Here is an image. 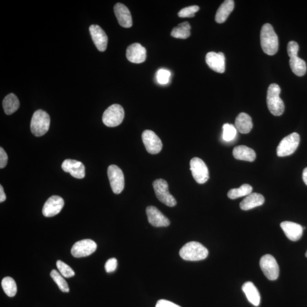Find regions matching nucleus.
I'll return each mask as SVG.
<instances>
[{"mask_svg":"<svg viewBox=\"0 0 307 307\" xmlns=\"http://www.w3.org/2000/svg\"><path fill=\"white\" fill-rule=\"evenodd\" d=\"M191 26L188 22L179 24L178 27L174 28L171 31V35L173 37L179 39H187L191 35Z\"/></svg>","mask_w":307,"mask_h":307,"instance_id":"obj_28","label":"nucleus"},{"mask_svg":"<svg viewBox=\"0 0 307 307\" xmlns=\"http://www.w3.org/2000/svg\"><path fill=\"white\" fill-rule=\"evenodd\" d=\"M155 307H181L175 303L167 301V300H159L156 303Z\"/></svg>","mask_w":307,"mask_h":307,"instance_id":"obj_39","label":"nucleus"},{"mask_svg":"<svg viewBox=\"0 0 307 307\" xmlns=\"http://www.w3.org/2000/svg\"><path fill=\"white\" fill-rule=\"evenodd\" d=\"M281 92L280 87L276 84H272L268 88L267 93V104L272 114L279 116L284 111V104L279 95Z\"/></svg>","mask_w":307,"mask_h":307,"instance_id":"obj_3","label":"nucleus"},{"mask_svg":"<svg viewBox=\"0 0 307 307\" xmlns=\"http://www.w3.org/2000/svg\"><path fill=\"white\" fill-rule=\"evenodd\" d=\"M50 125V118L48 113L39 109L32 117L31 129L36 137H41L48 131Z\"/></svg>","mask_w":307,"mask_h":307,"instance_id":"obj_4","label":"nucleus"},{"mask_svg":"<svg viewBox=\"0 0 307 307\" xmlns=\"http://www.w3.org/2000/svg\"><path fill=\"white\" fill-rule=\"evenodd\" d=\"M253 190L249 184H244L238 188H233L230 190L228 193V196L230 199H238L239 197L247 196L250 194Z\"/></svg>","mask_w":307,"mask_h":307,"instance_id":"obj_29","label":"nucleus"},{"mask_svg":"<svg viewBox=\"0 0 307 307\" xmlns=\"http://www.w3.org/2000/svg\"><path fill=\"white\" fill-rule=\"evenodd\" d=\"M50 276L55 282L57 283L61 291L63 292H68L69 288L67 281L63 278L61 273L56 270H53L50 273Z\"/></svg>","mask_w":307,"mask_h":307,"instance_id":"obj_31","label":"nucleus"},{"mask_svg":"<svg viewBox=\"0 0 307 307\" xmlns=\"http://www.w3.org/2000/svg\"><path fill=\"white\" fill-rule=\"evenodd\" d=\"M281 228L287 238L292 241H297L301 239L303 228L297 223L291 221H283L280 224Z\"/></svg>","mask_w":307,"mask_h":307,"instance_id":"obj_20","label":"nucleus"},{"mask_svg":"<svg viewBox=\"0 0 307 307\" xmlns=\"http://www.w3.org/2000/svg\"><path fill=\"white\" fill-rule=\"evenodd\" d=\"M6 199V196L2 185H0V202L2 203L5 202Z\"/></svg>","mask_w":307,"mask_h":307,"instance_id":"obj_40","label":"nucleus"},{"mask_svg":"<svg viewBox=\"0 0 307 307\" xmlns=\"http://www.w3.org/2000/svg\"><path fill=\"white\" fill-rule=\"evenodd\" d=\"M303 180L305 184L307 185V167L303 170Z\"/></svg>","mask_w":307,"mask_h":307,"instance_id":"obj_41","label":"nucleus"},{"mask_svg":"<svg viewBox=\"0 0 307 307\" xmlns=\"http://www.w3.org/2000/svg\"><path fill=\"white\" fill-rule=\"evenodd\" d=\"M157 82L160 85H167L171 77V72L165 69H160L156 72Z\"/></svg>","mask_w":307,"mask_h":307,"instance_id":"obj_35","label":"nucleus"},{"mask_svg":"<svg viewBox=\"0 0 307 307\" xmlns=\"http://www.w3.org/2000/svg\"><path fill=\"white\" fill-rule=\"evenodd\" d=\"M261 269L265 276L270 280H276L279 274V268L275 258L270 254H266L261 258Z\"/></svg>","mask_w":307,"mask_h":307,"instance_id":"obj_8","label":"nucleus"},{"mask_svg":"<svg viewBox=\"0 0 307 307\" xmlns=\"http://www.w3.org/2000/svg\"><path fill=\"white\" fill-rule=\"evenodd\" d=\"M8 157L4 150L1 147L0 148V168L3 169L8 163Z\"/></svg>","mask_w":307,"mask_h":307,"instance_id":"obj_38","label":"nucleus"},{"mask_svg":"<svg viewBox=\"0 0 307 307\" xmlns=\"http://www.w3.org/2000/svg\"><path fill=\"white\" fill-rule=\"evenodd\" d=\"M118 267V261L115 258L109 259L106 262L105 265V269L106 272L108 273L115 272Z\"/></svg>","mask_w":307,"mask_h":307,"instance_id":"obj_37","label":"nucleus"},{"mask_svg":"<svg viewBox=\"0 0 307 307\" xmlns=\"http://www.w3.org/2000/svg\"><path fill=\"white\" fill-rule=\"evenodd\" d=\"M199 7L197 5L186 7L179 11L178 16L181 18H191L195 16V14L199 10Z\"/></svg>","mask_w":307,"mask_h":307,"instance_id":"obj_34","label":"nucleus"},{"mask_svg":"<svg viewBox=\"0 0 307 307\" xmlns=\"http://www.w3.org/2000/svg\"><path fill=\"white\" fill-rule=\"evenodd\" d=\"M97 244L93 241L87 239L76 243L71 248V254L74 257H87L96 251Z\"/></svg>","mask_w":307,"mask_h":307,"instance_id":"obj_12","label":"nucleus"},{"mask_svg":"<svg viewBox=\"0 0 307 307\" xmlns=\"http://www.w3.org/2000/svg\"><path fill=\"white\" fill-rule=\"evenodd\" d=\"M190 167L193 178L199 184H204L209 179V171L202 159L197 157L193 158Z\"/></svg>","mask_w":307,"mask_h":307,"instance_id":"obj_10","label":"nucleus"},{"mask_svg":"<svg viewBox=\"0 0 307 307\" xmlns=\"http://www.w3.org/2000/svg\"><path fill=\"white\" fill-rule=\"evenodd\" d=\"M208 66L215 72L222 74L225 70V58L222 53L210 52L206 55Z\"/></svg>","mask_w":307,"mask_h":307,"instance_id":"obj_16","label":"nucleus"},{"mask_svg":"<svg viewBox=\"0 0 307 307\" xmlns=\"http://www.w3.org/2000/svg\"><path fill=\"white\" fill-rule=\"evenodd\" d=\"M62 169L77 179H83L85 177V165L78 160L66 159L61 164Z\"/></svg>","mask_w":307,"mask_h":307,"instance_id":"obj_17","label":"nucleus"},{"mask_svg":"<svg viewBox=\"0 0 307 307\" xmlns=\"http://www.w3.org/2000/svg\"><path fill=\"white\" fill-rule=\"evenodd\" d=\"M251 117L246 113H241L236 119L235 127L241 133L247 134L253 128Z\"/></svg>","mask_w":307,"mask_h":307,"instance_id":"obj_24","label":"nucleus"},{"mask_svg":"<svg viewBox=\"0 0 307 307\" xmlns=\"http://www.w3.org/2000/svg\"><path fill=\"white\" fill-rule=\"evenodd\" d=\"M261 45L264 52L269 56H274L278 50V38L272 25H263L261 31Z\"/></svg>","mask_w":307,"mask_h":307,"instance_id":"obj_1","label":"nucleus"},{"mask_svg":"<svg viewBox=\"0 0 307 307\" xmlns=\"http://www.w3.org/2000/svg\"><path fill=\"white\" fill-rule=\"evenodd\" d=\"M242 290L251 304L257 307L260 304V294L254 284L251 281L245 283L242 287Z\"/></svg>","mask_w":307,"mask_h":307,"instance_id":"obj_22","label":"nucleus"},{"mask_svg":"<svg viewBox=\"0 0 307 307\" xmlns=\"http://www.w3.org/2000/svg\"><path fill=\"white\" fill-rule=\"evenodd\" d=\"M125 112L122 106L113 104L106 109L102 115V122L108 127H116L123 122Z\"/></svg>","mask_w":307,"mask_h":307,"instance_id":"obj_5","label":"nucleus"},{"mask_svg":"<svg viewBox=\"0 0 307 307\" xmlns=\"http://www.w3.org/2000/svg\"><path fill=\"white\" fill-rule=\"evenodd\" d=\"M153 187L156 196L160 202L171 207L176 206L177 201L169 192V185L166 181L162 179H156L153 182Z\"/></svg>","mask_w":307,"mask_h":307,"instance_id":"obj_6","label":"nucleus"},{"mask_svg":"<svg viewBox=\"0 0 307 307\" xmlns=\"http://www.w3.org/2000/svg\"><path fill=\"white\" fill-rule=\"evenodd\" d=\"M108 175L113 192L120 194L125 187V179L122 170L118 166L113 164L108 167Z\"/></svg>","mask_w":307,"mask_h":307,"instance_id":"obj_9","label":"nucleus"},{"mask_svg":"<svg viewBox=\"0 0 307 307\" xmlns=\"http://www.w3.org/2000/svg\"><path fill=\"white\" fill-rule=\"evenodd\" d=\"M235 8V2L233 0H226L218 9L215 16V21L218 24L224 23L227 20L229 14Z\"/></svg>","mask_w":307,"mask_h":307,"instance_id":"obj_25","label":"nucleus"},{"mask_svg":"<svg viewBox=\"0 0 307 307\" xmlns=\"http://www.w3.org/2000/svg\"><path fill=\"white\" fill-rule=\"evenodd\" d=\"M114 11L117 19L122 27L129 28L132 27V18L129 9L123 3H116Z\"/></svg>","mask_w":307,"mask_h":307,"instance_id":"obj_19","label":"nucleus"},{"mask_svg":"<svg viewBox=\"0 0 307 307\" xmlns=\"http://www.w3.org/2000/svg\"><path fill=\"white\" fill-rule=\"evenodd\" d=\"M90 31L95 46L98 50L104 52L108 45V36L105 31L98 25H92L90 27Z\"/></svg>","mask_w":307,"mask_h":307,"instance_id":"obj_15","label":"nucleus"},{"mask_svg":"<svg viewBox=\"0 0 307 307\" xmlns=\"http://www.w3.org/2000/svg\"><path fill=\"white\" fill-rule=\"evenodd\" d=\"M3 110L7 115L16 112L20 107V101L14 93H10L4 98L2 102Z\"/></svg>","mask_w":307,"mask_h":307,"instance_id":"obj_26","label":"nucleus"},{"mask_svg":"<svg viewBox=\"0 0 307 307\" xmlns=\"http://www.w3.org/2000/svg\"><path fill=\"white\" fill-rule=\"evenodd\" d=\"M57 266L61 275L65 277H71L75 276L74 270L64 262L61 260L57 262Z\"/></svg>","mask_w":307,"mask_h":307,"instance_id":"obj_33","label":"nucleus"},{"mask_svg":"<svg viewBox=\"0 0 307 307\" xmlns=\"http://www.w3.org/2000/svg\"><path fill=\"white\" fill-rule=\"evenodd\" d=\"M1 285L5 293L9 297H13L16 295L17 284L12 277L9 276L4 277L2 280Z\"/></svg>","mask_w":307,"mask_h":307,"instance_id":"obj_30","label":"nucleus"},{"mask_svg":"<svg viewBox=\"0 0 307 307\" xmlns=\"http://www.w3.org/2000/svg\"><path fill=\"white\" fill-rule=\"evenodd\" d=\"M222 139L226 142L231 141L236 137L237 130L232 124L225 123L222 127Z\"/></svg>","mask_w":307,"mask_h":307,"instance_id":"obj_32","label":"nucleus"},{"mask_svg":"<svg viewBox=\"0 0 307 307\" xmlns=\"http://www.w3.org/2000/svg\"><path fill=\"white\" fill-rule=\"evenodd\" d=\"M264 202V197L261 194L258 193H251L241 202L240 206L241 210L248 211L262 206Z\"/></svg>","mask_w":307,"mask_h":307,"instance_id":"obj_21","label":"nucleus"},{"mask_svg":"<svg viewBox=\"0 0 307 307\" xmlns=\"http://www.w3.org/2000/svg\"><path fill=\"white\" fill-rule=\"evenodd\" d=\"M300 136L298 133H293L284 137L277 147V155L279 157L289 156L293 154L299 145Z\"/></svg>","mask_w":307,"mask_h":307,"instance_id":"obj_7","label":"nucleus"},{"mask_svg":"<svg viewBox=\"0 0 307 307\" xmlns=\"http://www.w3.org/2000/svg\"><path fill=\"white\" fill-rule=\"evenodd\" d=\"M306 257H307V251L306 252Z\"/></svg>","mask_w":307,"mask_h":307,"instance_id":"obj_42","label":"nucleus"},{"mask_svg":"<svg viewBox=\"0 0 307 307\" xmlns=\"http://www.w3.org/2000/svg\"><path fill=\"white\" fill-rule=\"evenodd\" d=\"M142 141L146 151L152 154H156L162 151L163 145L157 135L151 130H146L142 135Z\"/></svg>","mask_w":307,"mask_h":307,"instance_id":"obj_11","label":"nucleus"},{"mask_svg":"<svg viewBox=\"0 0 307 307\" xmlns=\"http://www.w3.org/2000/svg\"><path fill=\"white\" fill-rule=\"evenodd\" d=\"M126 58L131 63H143L146 58V50L140 43H133L127 48Z\"/></svg>","mask_w":307,"mask_h":307,"instance_id":"obj_18","label":"nucleus"},{"mask_svg":"<svg viewBox=\"0 0 307 307\" xmlns=\"http://www.w3.org/2000/svg\"><path fill=\"white\" fill-rule=\"evenodd\" d=\"M233 154L236 159L253 162L256 158L255 152L247 146L241 145L233 149Z\"/></svg>","mask_w":307,"mask_h":307,"instance_id":"obj_23","label":"nucleus"},{"mask_svg":"<svg viewBox=\"0 0 307 307\" xmlns=\"http://www.w3.org/2000/svg\"><path fill=\"white\" fill-rule=\"evenodd\" d=\"M146 214L150 224L155 227H166L170 224L169 219L155 207L146 208Z\"/></svg>","mask_w":307,"mask_h":307,"instance_id":"obj_14","label":"nucleus"},{"mask_svg":"<svg viewBox=\"0 0 307 307\" xmlns=\"http://www.w3.org/2000/svg\"><path fill=\"white\" fill-rule=\"evenodd\" d=\"M179 255L185 261H198L206 259L208 255V250L199 243L189 242L182 247Z\"/></svg>","mask_w":307,"mask_h":307,"instance_id":"obj_2","label":"nucleus"},{"mask_svg":"<svg viewBox=\"0 0 307 307\" xmlns=\"http://www.w3.org/2000/svg\"><path fill=\"white\" fill-rule=\"evenodd\" d=\"M299 46L297 42L290 41L288 43L287 53L290 58L298 56Z\"/></svg>","mask_w":307,"mask_h":307,"instance_id":"obj_36","label":"nucleus"},{"mask_svg":"<svg viewBox=\"0 0 307 307\" xmlns=\"http://www.w3.org/2000/svg\"><path fill=\"white\" fill-rule=\"evenodd\" d=\"M290 65L292 72L296 75L303 76L306 74L307 71L306 62L298 56L290 58Z\"/></svg>","mask_w":307,"mask_h":307,"instance_id":"obj_27","label":"nucleus"},{"mask_svg":"<svg viewBox=\"0 0 307 307\" xmlns=\"http://www.w3.org/2000/svg\"><path fill=\"white\" fill-rule=\"evenodd\" d=\"M64 205V200L59 196H53L46 201L42 214L46 217H53L60 213Z\"/></svg>","mask_w":307,"mask_h":307,"instance_id":"obj_13","label":"nucleus"}]
</instances>
